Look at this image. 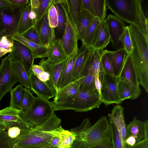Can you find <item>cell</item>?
Returning <instances> with one entry per match:
<instances>
[{"mask_svg": "<svg viewBox=\"0 0 148 148\" xmlns=\"http://www.w3.org/2000/svg\"><path fill=\"white\" fill-rule=\"evenodd\" d=\"M89 119H84L81 124L70 129L75 136L71 148H113L109 120L101 116L93 125Z\"/></svg>", "mask_w": 148, "mask_h": 148, "instance_id": "1", "label": "cell"}, {"mask_svg": "<svg viewBox=\"0 0 148 148\" xmlns=\"http://www.w3.org/2000/svg\"><path fill=\"white\" fill-rule=\"evenodd\" d=\"M61 119L55 113L42 124L21 129L20 134L11 138L12 148L25 147L52 148L51 141L54 130L61 125Z\"/></svg>", "mask_w": 148, "mask_h": 148, "instance_id": "2", "label": "cell"}, {"mask_svg": "<svg viewBox=\"0 0 148 148\" xmlns=\"http://www.w3.org/2000/svg\"><path fill=\"white\" fill-rule=\"evenodd\" d=\"M106 6L122 21L137 27L148 39V21L140 0H105Z\"/></svg>", "mask_w": 148, "mask_h": 148, "instance_id": "3", "label": "cell"}, {"mask_svg": "<svg viewBox=\"0 0 148 148\" xmlns=\"http://www.w3.org/2000/svg\"><path fill=\"white\" fill-rule=\"evenodd\" d=\"M132 44V59L139 84L148 92V39L135 25L128 26Z\"/></svg>", "mask_w": 148, "mask_h": 148, "instance_id": "4", "label": "cell"}, {"mask_svg": "<svg viewBox=\"0 0 148 148\" xmlns=\"http://www.w3.org/2000/svg\"><path fill=\"white\" fill-rule=\"evenodd\" d=\"M102 103L99 92L95 89L80 91L67 100L53 104L55 111L71 110L76 112H87L98 108Z\"/></svg>", "mask_w": 148, "mask_h": 148, "instance_id": "5", "label": "cell"}, {"mask_svg": "<svg viewBox=\"0 0 148 148\" xmlns=\"http://www.w3.org/2000/svg\"><path fill=\"white\" fill-rule=\"evenodd\" d=\"M52 101L37 96L25 114H20V116L26 128L39 125L49 118L54 113Z\"/></svg>", "mask_w": 148, "mask_h": 148, "instance_id": "6", "label": "cell"}, {"mask_svg": "<svg viewBox=\"0 0 148 148\" xmlns=\"http://www.w3.org/2000/svg\"><path fill=\"white\" fill-rule=\"evenodd\" d=\"M119 79V77L108 74L103 71L101 76V85L100 95L102 103L106 107L112 104L120 105L123 102L118 91Z\"/></svg>", "mask_w": 148, "mask_h": 148, "instance_id": "7", "label": "cell"}, {"mask_svg": "<svg viewBox=\"0 0 148 148\" xmlns=\"http://www.w3.org/2000/svg\"><path fill=\"white\" fill-rule=\"evenodd\" d=\"M63 3L66 23L64 33L60 40L63 49L68 57L76 53L78 51V41L79 39L76 27L68 12L66 0H64Z\"/></svg>", "mask_w": 148, "mask_h": 148, "instance_id": "8", "label": "cell"}, {"mask_svg": "<svg viewBox=\"0 0 148 148\" xmlns=\"http://www.w3.org/2000/svg\"><path fill=\"white\" fill-rule=\"evenodd\" d=\"M22 10L10 4L0 10V31L4 36L16 34Z\"/></svg>", "mask_w": 148, "mask_h": 148, "instance_id": "9", "label": "cell"}, {"mask_svg": "<svg viewBox=\"0 0 148 148\" xmlns=\"http://www.w3.org/2000/svg\"><path fill=\"white\" fill-rule=\"evenodd\" d=\"M18 82L13 68L11 52L2 60L0 65V101Z\"/></svg>", "mask_w": 148, "mask_h": 148, "instance_id": "10", "label": "cell"}, {"mask_svg": "<svg viewBox=\"0 0 148 148\" xmlns=\"http://www.w3.org/2000/svg\"><path fill=\"white\" fill-rule=\"evenodd\" d=\"M146 139H148V120L142 121L134 117L126 125V145L133 146Z\"/></svg>", "mask_w": 148, "mask_h": 148, "instance_id": "11", "label": "cell"}, {"mask_svg": "<svg viewBox=\"0 0 148 148\" xmlns=\"http://www.w3.org/2000/svg\"><path fill=\"white\" fill-rule=\"evenodd\" d=\"M124 77L128 83L131 89L132 99L138 98L140 95L139 78L133 63L131 54H127L119 77Z\"/></svg>", "mask_w": 148, "mask_h": 148, "instance_id": "12", "label": "cell"}, {"mask_svg": "<svg viewBox=\"0 0 148 148\" xmlns=\"http://www.w3.org/2000/svg\"><path fill=\"white\" fill-rule=\"evenodd\" d=\"M105 22L112 47L116 50L124 49L121 38L126 26L125 24L117 17L112 14L108 16Z\"/></svg>", "mask_w": 148, "mask_h": 148, "instance_id": "13", "label": "cell"}, {"mask_svg": "<svg viewBox=\"0 0 148 148\" xmlns=\"http://www.w3.org/2000/svg\"><path fill=\"white\" fill-rule=\"evenodd\" d=\"M124 109L122 106L117 105L113 107L111 113L108 114V116L110 122L115 126L118 131L122 148H126V125L124 117Z\"/></svg>", "mask_w": 148, "mask_h": 148, "instance_id": "14", "label": "cell"}, {"mask_svg": "<svg viewBox=\"0 0 148 148\" xmlns=\"http://www.w3.org/2000/svg\"><path fill=\"white\" fill-rule=\"evenodd\" d=\"M20 110L10 106L0 110V125L5 130L14 127L20 129L25 128V126L20 116Z\"/></svg>", "mask_w": 148, "mask_h": 148, "instance_id": "15", "label": "cell"}, {"mask_svg": "<svg viewBox=\"0 0 148 148\" xmlns=\"http://www.w3.org/2000/svg\"><path fill=\"white\" fill-rule=\"evenodd\" d=\"M101 55L100 50L91 49L86 59L81 77L88 74L95 76L98 75L100 79L103 71L100 62Z\"/></svg>", "mask_w": 148, "mask_h": 148, "instance_id": "16", "label": "cell"}, {"mask_svg": "<svg viewBox=\"0 0 148 148\" xmlns=\"http://www.w3.org/2000/svg\"><path fill=\"white\" fill-rule=\"evenodd\" d=\"M48 11L35 26L42 44L47 48L55 39L54 28H51L49 24Z\"/></svg>", "mask_w": 148, "mask_h": 148, "instance_id": "17", "label": "cell"}, {"mask_svg": "<svg viewBox=\"0 0 148 148\" xmlns=\"http://www.w3.org/2000/svg\"><path fill=\"white\" fill-rule=\"evenodd\" d=\"M10 38L13 44V50L22 61L29 75L35 59L32 52L23 44Z\"/></svg>", "mask_w": 148, "mask_h": 148, "instance_id": "18", "label": "cell"}, {"mask_svg": "<svg viewBox=\"0 0 148 148\" xmlns=\"http://www.w3.org/2000/svg\"><path fill=\"white\" fill-rule=\"evenodd\" d=\"M29 77L30 89L37 96L48 100L55 97L56 93L40 80L32 70Z\"/></svg>", "mask_w": 148, "mask_h": 148, "instance_id": "19", "label": "cell"}, {"mask_svg": "<svg viewBox=\"0 0 148 148\" xmlns=\"http://www.w3.org/2000/svg\"><path fill=\"white\" fill-rule=\"evenodd\" d=\"M105 20L101 22L96 29L91 45L92 49L103 50L110 41Z\"/></svg>", "mask_w": 148, "mask_h": 148, "instance_id": "20", "label": "cell"}, {"mask_svg": "<svg viewBox=\"0 0 148 148\" xmlns=\"http://www.w3.org/2000/svg\"><path fill=\"white\" fill-rule=\"evenodd\" d=\"M82 79V77L58 90L52 101L53 104L64 102L77 94L79 92Z\"/></svg>", "mask_w": 148, "mask_h": 148, "instance_id": "21", "label": "cell"}, {"mask_svg": "<svg viewBox=\"0 0 148 148\" xmlns=\"http://www.w3.org/2000/svg\"><path fill=\"white\" fill-rule=\"evenodd\" d=\"M11 53L13 68L18 82L26 88L30 89L29 74L26 69L13 50Z\"/></svg>", "mask_w": 148, "mask_h": 148, "instance_id": "22", "label": "cell"}, {"mask_svg": "<svg viewBox=\"0 0 148 148\" xmlns=\"http://www.w3.org/2000/svg\"><path fill=\"white\" fill-rule=\"evenodd\" d=\"M83 8L101 21L106 20V6L105 0H82Z\"/></svg>", "mask_w": 148, "mask_h": 148, "instance_id": "23", "label": "cell"}, {"mask_svg": "<svg viewBox=\"0 0 148 148\" xmlns=\"http://www.w3.org/2000/svg\"><path fill=\"white\" fill-rule=\"evenodd\" d=\"M91 49L82 45L79 49L71 75V82L81 77L86 59Z\"/></svg>", "mask_w": 148, "mask_h": 148, "instance_id": "24", "label": "cell"}, {"mask_svg": "<svg viewBox=\"0 0 148 148\" xmlns=\"http://www.w3.org/2000/svg\"><path fill=\"white\" fill-rule=\"evenodd\" d=\"M68 58V57L64 61L57 63L50 62L47 59L43 58L39 63V65L42 67L44 71L48 72L50 74L55 90L58 82L67 63Z\"/></svg>", "mask_w": 148, "mask_h": 148, "instance_id": "25", "label": "cell"}, {"mask_svg": "<svg viewBox=\"0 0 148 148\" xmlns=\"http://www.w3.org/2000/svg\"><path fill=\"white\" fill-rule=\"evenodd\" d=\"M47 59L55 63L62 62L68 58L62 47L60 39H55L48 47Z\"/></svg>", "mask_w": 148, "mask_h": 148, "instance_id": "26", "label": "cell"}, {"mask_svg": "<svg viewBox=\"0 0 148 148\" xmlns=\"http://www.w3.org/2000/svg\"><path fill=\"white\" fill-rule=\"evenodd\" d=\"M10 37L17 40L27 47L32 52L35 59L47 57L48 50L47 47L30 41L20 34H15Z\"/></svg>", "mask_w": 148, "mask_h": 148, "instance_id": "27", "label": "cell"}, {"mask_svg": "<svg viewBox=\"0 0 148 148\" xmlns=\"http://www.w3.org/2000/svg\"><path fill=\"white\" fill-rule=\"evenodd\" d=\"M77 55V52L75 54L68 56L67 63L57 84L56 92L71 83V75Z\"/></svg>", "mask_w": 148, "mask_h": 148, "instance_id": "28", "label": "cell"}, {"mask_svg": "<svg viewBox=\"0 0 148 148\" xmlns=\"http://www.w3.org/2000/svg\"><path fill=\"white\" fill-rule=\"evenodd\" d=\"M95 17L88 10L83 8L78 17L76 28L79 39L82 41L84 35Z\"/></svg>", "mask_w": 148, "mask_h": 148, "instance_id": "29", "label": "cell"}, {"mask_svg": "<svg viewBox=\"0 0 148 148\" xmlns=\"http://www.w3.org/2000/svg\"><path fill=\"white\" fill-rule=\"evenodd\" d=\"M64 0H54V5L58 12V24L55 33V39H61L65 28L66 18L63 3Z\"/></svg>", "mask_w": 148, "mask_h": 148, "instance_id": "30", "label": "cell"}, {"mask_svg": "<svg viewBox=\"0 0 148 148\" xmlns=\"http://www.w3.org/2000/svg\"><path fill=\"white\" fill-rule=\"evenodd\" d=\"M31 9L30 3L29 2L28 4L22 10L15 34H21L34 25V23L31 19L29 14Z\"/></svg>", "mask_w": 148, "mask_h": 148, "instance_id": "31", "label": "cell"}, {"mask_svg": "<svg viewBox=\"0 0 148 148\" xmlns=\"http://www.w3.org/2000/svg\"><path fill=\"white\" fill-rule=\"evenodd\" d=\"M127 54V52L124 49L113 51L112 63L115 76L119 77Z\"/></svg>", "mask_w": 148, "mask_h": 148, "instance_id": "32", "label": "cell"}, {"mask_svg": "<svg viewBox=\"0 0 148 148\" xmlns=\"http://www.w3.org/2000/svg\"><path fill=\"white\" fill-rule=\"evenodd\" d=\"M67 9L76 27L79 15L84 8L82 0H66Z\"/></svg>", "mask_w": 148, "mask_h": 148, "instance_id": "33", "label": "cell"}, {"mask_svg": "<svg viewBox=\"0 0 148 148\" xmlns=\"http://www.w3.org/2000/svg\"><path fill=\"white\" fill-rule=\"evenodd\" d=\"M101 22V21L98 18L95 17L84 35L82 41V45L91 48L92 42L95 33Z\"/></svg>", "mask_w": 148, "mask_h": 148, "instance_id": "34", "label": "cell"}, {"mask_svg": "<svg viewBox=\"0 0 148 148\" xmlns=\"http://www.w3.org/2000/svg\"><path fill=\"white\" fill-rule=\"evenodd\" d=\"M102 51L100 62L103 71L108 74L114 75L112 63L113 51L106 49Z\"/></svg>", "mask_w": 148, "mask_h": 148, "instance_id": "35", "label": "cell"}, {"mask_svg": "<svg viewBox=\"0 0 148 148\" xmlns=\"http://www.w3.org/2000/svg\"><path fill=\"white\" fill-rule=\"evenodd\" d=\"M59 136L60 143L58 148H71L75 138V136L70 131L59 127Z\"/></svg>", "mask_w": 148, "mask_h": 148, "instance_id": "36", "label": "cell"}, {"mask_svg": "<svg viewBox=\"0 0 148 148\" xmlns=\"http://www.w3.org/2000/svg\"><path fill=\"white\" fill-rule=\"evenodd\" d=\"M118 89L119 97L123 101L126 99H132V94L131 89L127 81L123 77H119Z\"/></svg>", "mask_w": 148, "mask_h": 148, "instance_id": "37", "label": "cell"}, {"mask_svg": "<svg viewBox=\"0 0 148 148\" xmlns=\"http://www.w3.org/2000/svg\"><path fill=\"white\" fill-rule=\"evenodd\" d=\"M23 87L21 85L17 86L10 91V106L20 110Z\"/></svg>", "mask_w": 148, "mask_h": 148, "instance_id": "38", "label": "cell"}, {"mask_svg": "<svg viewBox=\"0 0 148 148\" xmlns=\"http://www.w3.org/2000/svg\"><path fill=\"white\" fill-rule=\"evenodd\" d=\"M31 90L23 88L21 101L20 113H26L32 106L35 97L30 92Z\"/></svg>", "mask_w": 148, "mask_h": 148, "instance_id": "39", "label": "cell"}, {"mask_svg": "<svg viewBox=\"0 0 148 148\" xmlns=\"http://www.w3.org/2000/svg\"><path fill=\"white\" fill-rule=\"evenodd\" d=\"M39 1L40 5L37 9H34L32 8L36 15L34 25L35 26L48 11L51 5H53V0H39Z\"/></svg>", "mask_w": 148, "mask_h": 148, "instance_id": "40", "label": "cell"}, {"mask_svg": "<svg viewBox=\"0 0 148 148\" xmlns=\"http://www.w3.org/2000/svg\"><path fill=\"white\" fill-rule=\"evenodd\" d=\"M95 76L90 74L82 77L79 91H88L96 89L95 86Z\"/></svg>", "mask_w": 148, "mask_h": 148, "instance_id": "41", "label": "cell"}, {"mask_svg": "<svg viewBox=\"0 0 148 148\" xmlns=\"http://www.w3.org/2000/svg\"><path fill=\"white\" fill-rule=\"evenodd\" d=\"M3 36L0 38V58L7 53L11 52L13 44L10 38Z\"/></svg>", "mask_w": 148, "mask_h": 148, "instance_id": "42", "label": "cell"}, {"mask_svg": "<svg viewBox=\"0 0 148 148\" xmlns=\"http://www.w3.org/2000/svg\"><path fill=\"white\" fill-rule=\"evenodd\" d=\"M121 40L127 54H131L132 49V44L128 26H126Z\"/></svg>", "mask_w": 148, "mask_h": 148, "instance_id": "43", "label": "cell"}, {"mask_svg": "<svg viewBox=\"0 0 148 148\" xmlns=\"http://www.w3.org/2000/svg\"><path fill=\"white\" fill-rule=\"evenodd\" d=\"M20 35L30 41L38 45H43L40 40L36 27L34 25Z\"/></svg>", "mask_w": 148, "mask_h": 148, "instance_id": "44", "label": "cell"}, {"mask_svg": "<svg viewBox=\"0 0 148 148\" xmlns=\"http://www.w3.org/2000/svg\"><path fill=\"white\" fill-rule=\"evenodd\" d=\"M48 18L50 26L53 28H56L58 24V14L54 5H51L48 9Z\"/></svg>", "mask_w": 148, "mask_h": 148, "instance_id": "45", "label": "cell"}, {"mask_svg": "<svg viewBox=\"0 0 148 148\" xmlns=\"http://www.w3.org/2000/svg\"><path fill=\"white\" fill-rule=\"evenodd\" d=\"M111 131V141L113 148H122L118 131L115 126L110 122Z\"/></svg>", "mask_w": 148, "mask_h": 148, "instance_id": "46", "label": "cell"}, {"mask_svg": "<svg viewBox=\"0 0 148 148\" xmlns=\"http://www.w3.org/2000/svg\"><path fill=\"white\" fill-rule=\"evenodd\" d=\"M36 76L40 80L45 83L49 87L56 93L55 87L51 77L48 72L44 71L41 74Z\"/></svg>", "mask_w": 148, "mask_h": 148, "instance_id": "47", "label": "cell"}, {"mask_svg": "<svg viewBox=\"0 0 148 148\" xmlns=\"http://www.w3.org/2000/svg\"><path fill=\"white\" fill-rule=\"evenodd\" d=\"M10 4L14 7L23 9L29 3L28 0H8Z\"/></svg>", "mask_w": 148, "mask_h": 148, "instance_id": "48", "label": "cell"}, {"mask_svg": "<svg viewBox=\"0 0 148 148\" xmlns=\"http://www.w3.org/2000/svg\"><path fill=\"white\" fill-rule=\"evenodd\" d=\"M8 134L9 137L14 138L17 137L20 134L21 129L17 126H14L8 129Z\"/></svg>", "mask_w": 148, "mask_h": 148, "instance_id": "49", "label": "cell"}, {"mask_svg": "<svg viewBox=\"0 0 148 148\" xmlns=\"http://www.w3.org/2000/svg\"><path fill=\"white\" fill-rule=\"evenodd\" d=\"M126 148H148V139H144L133 146L126 145Z\"/></svg>", "mask_w": 148, "mask_h": 148, "instance_id": "50", "label": "cell"}, {"mask_svg": "<svg viewBox=\"0 0 148 148\" xmlns=\"http://www.w3.org/2000/svg\"><path fill=\"white\" fill-rule=\"evenodd\" d=\"M31 70L36 75L41 74L44 71L43 68L41 66L35 64L33 65Z\"/></svg>", "mask_w": 148, "mask_h": 148, "instance_id": "51", "label": "cell"}, {"mask_svg": "<svg viewBox=\"0 0 148 148\" xmlns=\"http://www.w3.org/2000/svg\"><path fill=\"white\" fill-rule=\"evenodd\" d=\"M101 82L100 79L99 75H98L95 76V86L96 89L100 93V89L101 87Z\"/></svg>", "mask_w": 148, "mask_h": 148, "instance_id": "52", "label": "cell"}, {"mask_svg": "<svg viewBox=\"0 0 148 148\" xmlns=\"http://www.w3.org/2000/svg\"><path fill=\"white\" fill-rule=\"evenodd\" d=\"M32 8L34 9H37L40 5L39 0H30L29 1Z\"/></svg>", "mask_w": 148, "mask_h": 148, "instance_id": "53", "label": "cell"}, {"mask_svg": "<svg viewBox=\"0 0 148 148\" xmlns=\"http://www.w3.org/2000/svg\"><path fill=\"white\" fill-rule=\"evenodd\" d=\"M10 4L8 0H0V10Z\"/></svg>", "mask_w": 148, "mask_h": 148, "instance_id": "54", "label": "cell"}, {"mask_svg": "<svg viewBox=\"0 0 148 148\" xmlns=\"http://www.w3.org/2000/svg\"><path fill=\"white\" fill-rule=\"evenodd\" d=\"M5 129L2 127L0 125V132H1L2 131H3L4 130H5Z\"/></svg>", "mask_w": 148, "mask_h": 148, "instance_id": "55", "label": "cell"}, {"mask_svg": "<svg viewBox=\"0 0 148 148\" xmlns=\"http://www.w3.org/2000/svg\"><path fill=\"white\" fill-rule=\"evenodd\" d=\"M22 148H51L49 147H25Z\"/></svg>", "mask_w": 148, "mask_h": 148, "instance_id": "56", "label": "cell"}, {"mask_svg": "<svg viewBox=\"0 0 148 148\" xmlns=\"http://www.w3.org/2000/svg\"><path fill=\"white\" fill-rule=\"evenodd\" d=\"M4 36L3 33L0 31V38L3 36Z\"/></svg>", "mask_w": 148, "mask_h": 148, "instance_id": "57", "label": "cell"}]
</instances>
